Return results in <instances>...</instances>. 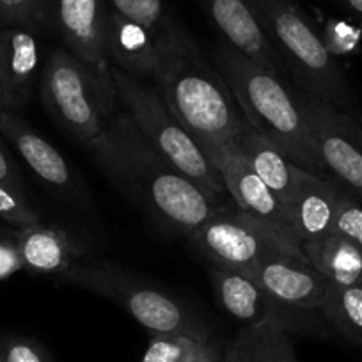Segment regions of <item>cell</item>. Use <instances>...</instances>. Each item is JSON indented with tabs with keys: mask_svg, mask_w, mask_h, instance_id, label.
Masks as SVG:
<instances>
[{
	"mask_svg": "<svg viewBox=\"0 0 362 362\" xmlns=\"http://www.w3.org/2000/svg\"><path fill=\"white\" fill-rule=\"evenodd\" d=\"M100 169L156 226L177 236L196 231L226 201L204 190L163 158L124 110L86 146Z\"/></svg>",
	"mask_w": 362,
	"mask_h": 362,
	"instance_id": "1",
	"label": "cell"
},
{
	"mask_svg": "<svg viewBox=\"0 0 362 362\" xmlns=\"http://www.w3.org/2000/svg\"><path fill=\"white\" fill-rule=\"evenodd\" d=\"M155 86L203 151L231 142L249 124L217 66H211L192 34L177 20L158 41Z\"/></svg>",
	"mask_w": 362,
	"mask_h": 362,
	"instance_id": "2",
	"label": "cell"
},
{
	"mask_svg": "<svg viewBox=\"0 0 362 362\" xmlns=\"http://www.w3.org/2000/svg\"><path fill=\"white\" fill-rule=\"evenodd\" d=\"M215 66L231 89L250 127L300 169L318 176L300 103L279 75L221 41Z\"/></svg>",
	"mask_w": 362,
	"mask_h": 362,
	"instance_id": "3",
	"label": "cell"
},
{
	"mask_svg": "<svg viewBox=\"0 0 362 362\" xmlns=\"http://www.w3.org/2000/svg\"><path fill=\"white\" fill-rule=\"evenodd\" d=\"M293 86L362 121L357 96L322 36L290 0H245Z\"/></svg>",
	"mask_w": 362,
	"mask_h": 362,
	"instance_id": "4",
	"label": "cell"
},
{
	"mask_svg": "<svg viewBox=\"0 0 362 362\" xmlns=\"http://www.w3.org/2000/svg\"><path fill=\"white\" fill-rule=\"evenodd\" d=\"M57 281L114 302L149 334H185L199 341H211L210 329L185 300L116 263L76 261L57 276Z\"/></svg>",
	"mask_w": 362,
	"mask_h": 362,
	"instance_id": "5",
	"label": "cell"
},
{
	"mask_svg": "<svg viewBox=\"0 0 362 362\" xmlns=\"http://www.w3.org/2000/svg\"><path fill=\"white\" fill-rule=\"evenodd\" d=\"M117 100L142 137L181 174L221 199H229L222 176L163 100L158 87L112 66Z\"/></svg>",
	"mask_w": 362,
	"mask_h": 362,
	"instance_id": "6",
	"label": "cell"
},
{
	"mask_svg": "<svg viewBox=\"0 0 362 362\" xmlns=\"http://www.w3.org/2000/svg\"><path fill=\"white\" fill-rule=\"evenodd\" d=\"M40 98L48 116L87 146L116 114L117 93L68 48L59 47L50 52L41 71Z\"/></svg>",
	"mask_w": 362,
	"mask_h": 362,
	"instance_id": "7",
	"label": "cell"
},
{
	"mask_svg": "<svg viewBox=\"0 0 362 362\" xmlns=\"http://www.w3.org/2000/svg\"><path fill=\"white\" fill-rule=\"evenodd\" d=\"M293 93L304 114L318 176L362 203V121L297 86Z\"/></svg>",
	"mask_w": 362,
	"mask_h": 362,
	"instance_id": "8",
	"label": "cell"
},
{
	"mask_svg": "<svg viewBox=\"0 0 362 362\" xmlns=\"http://www.w3.org/2000/svg\"><path fill=\"white\" fill-rule=\"evenodd\" d=\"M190 245L210 267L247 274L261 261L283 254H304L238 208L224 206L189 236Z\"/></svg>",
	"mask_w": 362,
	"mask_h": 362,
	"instance_id": "9",
	"label": "cell"
},
{
	"mask_svg": "<svg viewBox=\"0 0 362 362\" xmlns=\"http://www.w3.org/2000/svg\"><path fill=\"white\" fill-rule=\"evenodd\" d=\"M208 276L222 311L243 327L267 323L286 334L304 337L329 339L332 336V329L320 311L297 308L272 297L243 274L210 267Z\"/></svg>",
	"mask_w": 362,
	"mask_h": 362,
	"instance_id": "10",
	"label": "cell"
},
{
	"mask_svg": "<svg viewBox=\"0 0 362 362\" xmlns=\"http://www.w3.org/2000/svg\"><path fill=\"white\" fill-rule=\"evenodd\" d=\"M107 0H47V30L107 86H114L107 57Z\"/></svg>",
	"mask_w": 362,
	"mask_h": 362,
	"instance_id": "11",
	"label": "cell"
},
{
	"mask_svg": "<svg viewBox=\"0 0 362 362\" xmlns=\"http://www.w3.org/2000/svg\"><path fill=\"white\" fill-rule=\"evenodd\" d=\"M204 153L222 176L229 199L235 203V206L243 214L259 221L261 224L274 229L288 243L300 249V242L297 238L286 204L250 169L249 163L235 148V144L224 142V144L214 146Z\"/></svg>",
	"mask_w": 362,
	"mask_h": 362,
	"instance_id": "12",
	"label": "cell"
},
{
	"mask_svg": "<svg viewBox=\"0 0 362 362\" xmlns=\"http://www.w3.org/2000/svg\"><path fill=\"white\" fill-rule=\"evenodd\" d=\"M270 293L290 305L318 311L329 281L313 267L304 254H283L261 261L256 268L243 274Z\"/></svg>",
	"mask_w": 362,
	"mask_h": 362,
	"instance_id": "13",
	"label": "cell"
},
{
	"mask_svg": "<svg viewBox=\"0 0 362 362\" xmlns=\"http://www.w3.org/2000/svg\"><path fill=\"white\" fill-rule=\"evenodd\" d=\"M197 4L217 27L222 41L281 78L288 75L283 61L257 25L245 0H197Z\"/></svg>",
	"mask_w": 362,
	"mask_h": 362,
	"instance_id": "14",
	"label": "cell"
},
{
	"mask_svg": "<svg viewBox=\"0 0 362 362\" xmlns=\"http://www.w3.org/2000/svg\"><path fill=\"white\" fill-rule=\"evenodd\" d=\"M37 33L25 27H0V83L4 90L6 110L18 112L30 102L41 48Z\"/></svg>",
	"mask_w": 362,
	"mask_h": 362,
	"instance_id": "15",
	"label": "cell"
},
{
	"mask_svg": "<svg viewBox=\"0 0 362 362\" xmlns=\"http://www.w3.org/2000/svg\"><path fill=\"white\" fill-rule=\"evenodd\" d=\"M0 134L43 183L59 192H73L75 180L69 163L18 112L4 110L0 114Z\"/></svg>",
	"mask_w": 362,
	"mask_h": 362,
	"instance_id": "16",
	"label": "cell"
},
{
	"mask_svg": "<svg viewBox=\"0 0 362 362\" xmlns=\"http://www.w3.org/2000/svg\"><path fill=\"white\" fill-rule=\"evenodd\" d=\"M343 194L332 181L300 169L288 203V211L300 245L332 233Z\"/></svg>",
	"mask_w": 362,
	"mask_h": 362,
	"instance_id": "17",
	"label": "cell"
},
{
	"mask_svg": "<svg viewBox=\"0 0 362 362\" xmlns=\"http://www.w3.org/2000/svg\"><path fill=\"white\" fill-rule=\"evenodd\" d=\"M105 48L110 66L155 83L160 68V48L151 30L109 9Z\"/></svg>",
	"mask_w": 362,
	"mask_h": 362,
	"instance_id": "18",
	"label": "cell"
},
{
	"mask_svg": "<svg viewBox=\"0 0 362 362\" xmlns=\"http://www.w3.org/2000/svg\"><path fill=\"white\" fill-rule=\"evenodd\" d=\"M23 268L34 274L61 276L83 256V247L61 228L34 224L16 231Z\"/></svg>",
	"mask_w": 362,
	"mask_h": 362,
	"instance_id": "19",
	"label": "cell"
},
{
	"mask_svg": "<svg viewBox=\"0 0 362 362\" xmlns=\"http://www.w3.org/2000/svg\"><path fill=\"white\" fill-rule=\"evenodd\" d=\"M231 142L250 169L288 208L300 167L295 165L276 146L261 137L250 124H247Z\"/></svg>",
	"mask_w": 362,
	"mask_h": 362,
	"instance_id": "20",
	"label": "cell"
},
{
	"mask_svg": "<svg viewBox=\"0 0 362 362\" xmlns=\"http://www.w3.org/2000/svg\"><path fill=\"white\" fill-rule=\"evenodd\" d=\"M309 263L337 286H362V249L337 233L300 245Z\"/></svg>",
	"mask_w": 362,
	"mask_h": 362,
	"instance_id": "21",
	"label": "cell"
},
{
	"mask_svg": "<svg viewBox=\"0 0 362 362\" xmlns=\"http://www.w3.org/2000/svg\"><path fill=\"white\" fill-rule=\"evenodd\" d=\"M222 362H298L290 334L274 325L242 327L229 341Z\"/></svg>",
	"mask_w": 362,
	"mask_h": 362,
	"instance_id": "22",
	"label": "cell"
},
{
	"mask_svg": "<svg viewBox=\"0 0 362 362\" xmlns=\"http://www.w3.org/2000/svg\"><path fill=\"white\" fill-rule=\"evenodd\" d=\"M318 311L332 332L362 350V286L329 284Z\"/></svg>",
	"mask_w": 362,
	"mask_h": 362,
	"instance_id": "23",
	"label": "cell"
},
{
	"mask_svg": "<svg viewBox=\"0 0 362 362\" xmlns=\"http://www.w3.org/2000/svg\"><path fill=\"white\" fill-rule=\"evenodd\" d=\"M109 9L151 30L156 41L162 40L177 22L165 0H107Z\"/></svg>",
	"mask_w": 362,
	"mask_h": 362,
	"instance_id": "24",
	"label": "cell"
},
{
	"mask_svg": "<svg viewBox=\"0 0 362 362\" xmlns=\"http://www.w3.org/2000/svg\"><path fill=\"white\" fill-rule=\"evenodd\" d=\"M47 30V0H0V27Z\"/></svg>",
	"mask_w": 362,
	"mask_h": 362,
	"instance_id": "25",
	"label": "cell"
},
{
	"mask_svg": "<svg viewBox=\"0 0 362 362\" xmlns=\"http://www.w3.org/2000/svg\"><path fill=\"white\" fill-rule=\"evenodd\" d=\"M203 343L185 334H149L142 362H183Z\"/></svg>",
	"mask_w": 362,
	"mask_h": 362,
	"instance_id": "26",
	"label": "cell"
},
{
	"mask_svg": "<svg viewBox=\"0 0 362 362\" xmlns=\"http://www.w3.org/2000/svg\"><path fill=\"white\" fill-rule=\"evenodd\" d=\"M0 218L16 231L41 222L40 211L30 204L25 190H16L4 183H0Z\"/></svg>",
	"mask_w": 362,
	"mask_h": 362,
	"instance_id": "27",
	"label": "cell"
},
{
	"mask_svg": "<svg viewBox=\"0 0 362 362\" xmlns=\"http://www.w3.org/2000/svg\"><path fill=\"white\" fill-rule=\"evenodd\" d=\"M320 36L329 54L336 59L354 55L362 43V29L346 20H327Z\"/></svg>",
	"mask_w": 362,
	"mask_h": 362,
	"instance_id": "28",
	"label": "cell"
},
{
	"mask_svg": "<svg viewBox=\"0 0 362 362\" xmlns=\"http://www.w3.org/2000/svg\"><path fill=\"white\" fill-rule=\"evenodd\" d=\"M0 355L6 362H55L43 344L18 334H0Z\"/></svg>",
	"mask_w": 362,
	"mask_h": 362,
	"instance_id": "29",
	"label": "cell"
},
{
	"mask_svg": "<svg viewBox=\"0 0 362 362\" xmlns=\"http://www.w3.org/2000/svg\"><path fill=\"white\" fill-rule=\"evenodd\" d=\"M332 233H337L348 242L362 249V203L348 194H343L337 206Z\"/></svg>",
	"mask_w": 362,
	"mask_h": 362,
	"instance_id": "30",
	"label": "cell"
},
{
	"mask_svg": "<svg viewBox=\"0 0 362 362\" xmlns=\"http://www.w3.org/2000/svg\"><path fill=\"white\" fill-rule=\"evenodd\" d=\"M23 270V261L16 245V229L0 236V281L9 279L16 272Z\"/></svg>",
	"mask_w": 362,
	"mask_h": 362,
	"instance_id": "31",
	"label": "cell"
},
{
	"mask_svg": "<svg viewBox=\"0 0 362 362\" xmlns=\"http://www.w3.org/2000/svg\"><path fill=\"white\" fill-rule=\"evenodd\" d=\"M0 183L13 187L16 190H25L22 181V174H20L18 165H16L15 158L9 153L8 146L4 142V135L0 134Z\"/></svg>",
	"mask_w": 362,
	"mask_h": 362,
	"instance_id": "32",
	"label": "cell"
},
{
	"mask_svg": "<svg viewBox=\"0 0 362 362\" xmlns=\"http://www.w3.org/2000/svg\"><path fill=\"white\" fill-rule=\"evenodd\" d=\"M222 354L224 351L217 344L206 341V343L199 344V348L194 350L183 362H222Z\"/></svg>",
	"mask_w": 362,
	"mask_h": 362,
	"instance_id": "33",
	"label": "cell"
},
{
	"mask_svg": "<svg viewBox=\"0 0 362 362\" xmlns=\"http://www.w3.org/2000/svg\"><path fill=\"white\" fill-rule=\"evenodd\" d=\"M336 2L343 6L344 9H348L351 15H355L362 22V0H336Z\"/></svg>",
	"mask_w": 362,
	"mask_h": 362,
	"instance_id": "34",
	"label": "cell"
},
{
	"mask_svg": "<svg viewBox=\"0 0 362 362\" xmlns=\"http://www.w3.org/2000/svg\"><path fill=\"white\" fill-rule=\"evenodd\" d=\"M6 110V102H4V90H2V83H0V114Z\"/></svg>",
	"mask_w": 362,
	"mask_h": 362,
	"instance_id": "35",
	"label": "cell"
},
{
	"mask_svg": "<svg viewBox=\"0 0 362 362\" xmlns=\"http://www.w3.org/2000/svg\"><path fill=\"white\" fill-rule=\"evenodd\" d=\"M15 229H2L0 228V236H4V235H9V233H13Z\"/></svg>",
	"mask_w": 362,
	"mask_h": 362,
	"instance_id": "36",
	"label": "cell"
},
{
	"mask_svg": "<svg viewBox=\"0 0 362 362\" xmlns=\"http://www.w3.org/2000/svg\"><path fill=\"white\" fill-rule=\"evenodd\" d=\"M0 362H6V361H4V358H2V355H0Z\"/></svg>",
	"mask_w": 362,
	"mask_h": 362,
	"instance_id": "37",
	"label": "cell"
}]
</instances>
